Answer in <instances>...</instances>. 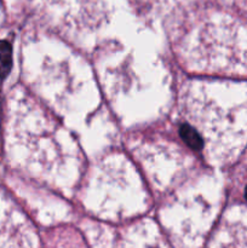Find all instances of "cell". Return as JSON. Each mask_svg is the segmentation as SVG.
<instances>
[{
    "instance_id": "cell-4",
    "label": "cell",
    "mask_w": 247,
    "mask_h": 248,
    "mask_svg": "<svg viewBox=\"0 0 247 248\" xmlns=\"http://www.w3.org/2000/svg\"><path fill=\"white\" fill-rule=\"evenodd\" d=\"M11 65V47L7 43H0V75L4 77Z\"/></svg>"
},
{
    "instance_id": "cell-1",
    "label": "cell",
    "mask_w": 247,
    "mask_h": 248,
    "mask_svg": "<svg viewBox=\"0 0 247 248\" xmlns=\"http://www.w3.org/2000/svg\"><path fill=\"white\" fill-rule=\"evenodd\" d=\"M206 52H213L218 69L247 75V24L232 17L207 22L199 33Z\"/></svg>"
},
{
    "instance_id": "cell-2",
    "label": "cell",
    "mask_w": 247,
    "mask_h": 248,
    "mask_svg": "<svg viewBox=\"0 0 247 248\" xmlns=\"http://www.w3.org/2000/svg\"><path fill=\"white\" fill-rule=\"evenodd\" d=\"M41 14L56 27L81 29L97 26L103 19V0H38Z\"/></svg>"
},
{
    "instance_id": "cell-3",
    "label": "cell",
    "mask_w": 247,
    "mask_h": 248,
    "mask_svg": "<svg viewBox=\"0 0 247 248\" xmlns=\"http://www.w3.org/2000/svg\"><path fill=\"white\" fill-rule=\"evenodd\" d=\"M0 248H23V236L19 225L2 222L0 217Z\"/></svg>"
},
{
    "instance_id": "cell-5",
    "label": "cell",
    "mask_w": 247,
    "mask_h": 248,
    "mask_svg": "<svg viewBox=\"0 0 247 248\" xmlns=\"http://www.w3.org/2000/svg\"><path fill=\"white\" fill-rule=\"evenodd\" d=\"M235 1L237 2V5L244 7V10H247V0H235Z\"/></svg>"
},
{
    "instance_id": "cell-6",
    "label": "cell",
    "mask_w": 247,
    "mask_h": 248,
    "mask_svg": "<svg viewBox=\"0 0 247 248\" xmlns=\"http://www.w3.org/2000/svg\"><path fill=\"white\" fill-rule=\"evenodd\" d=\"M245 198H246V200H247V186H246V189H245Z\"/></svg>"
}]
</instances>
